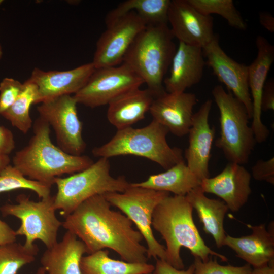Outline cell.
Masks as SVG:
<instances>
[{
  "instance_id": "obj_38",
  "label": "cell",
  "mask_w": 274,
  "mask_h": 274,
  "mask_svg": "<svg viewBox=\"0 0 274 274\" xmlns=\"http://www.w3.org/2000/svg\"><path fill=\"white\" fill-rule=\"evenodd\" d=\"M17 236L16 231L0 219V245L16 242Z\"/></svg>"
},
{
  "instance_id": "obj_36",
  "label": "cell",
  "mask_w": 274,
  "mask_h": 274,
  "mask_svg": "<svg viewBox=\"0 0 274 274\" xmlns=\"http://www.w3.org/2000/svg\"><path fill=\"white\" fill-rule=\"evenodd\" d=\"M194 270L193 264L184 270L174 267L165 260L157 259L153 272V274H194Z\"/></svg>"
},
{
  "instance_id": "obj_44",
  "label": "cell",
  "mask_w": 274,
  "mask_h": 274,
  "mask_svg": "<svg viewBox=\"0 0 274 274\" xmlns=\"http://www.w3.org/2000/svg\"><path fill=\"white\" fill-rule=\"evenodd\" d=\"M140 274H152V272H148V273H140Z\"/></svg>"
},
{
  "instance_id": "obj_13",
  "label": "cell",
  "mask_w": 274,
  "mask_h": 274,
  "mask_svg": "<svg viewBox=\"0 0 274 274\" xmlns=\"http://www.w3.org/2000/svg\"><path fill=\"white\" fill-rule=\"evenodd\" d=\"M168 22L174 37L188 45L203 49L216 36L213 17L202 14L187 0H171Z\"/></svg>"
},
{
  "instance_id": "obj_3",
  "label": "cell",
  "mask_w": 274,
  "mask_h": 274,
  "mask_svg": "<svg viewBox=\"0 0 274 274\" xmlns=\"http://www.w3.org/2000/svg\"><path fill=\"white\" fill-rule=\"evenodd\" d=\"M33 131L27 145L12 158L13 165L27 178L52 186L56 178L80 172L93 163L87 156L71 155L54 145L49 124L40 117Z\"/></svg>"
},
{
  "instance_id": "obj_10",
  "label": "cell",
  "mask_w": 274,
  "mask_h": 274,
  "mask_svg": "<svg viewBox=\"0 0 274 274\" xmlns=\"http://www.w3.org/2000/svg\"><path fill=\"white\" fill-rule=\"evenodd\" d=\"M143 80L126 64L95 68L73 97L78 104L94 108L108 105L122 94L140 88Z\"/></svg>"
},
{
  "instance_id": "obj_12",
  "label": "cell",
  "mask_w": 274,
  "mask_h": 274,
  "mask_svg": "<svg viewBox=\"0 0 274 274\" xmlns=\"http://www.w3.org/2000/svg\"><path fill=\"white\" fill-rule=\"evenodd\" d=\"M106 25L107 29L96 42L92 61L95 68L115 66L122 63L134 40L147 26L134 11L129 12Z\"/></svg>"
},
{
  "instance_id": "obj_19",
  "label": "cell",
  "mask_w": 274,
  "mask_h": 274,
  "mask_svg": "<svg viewBox=\"0 0 274 274\" xmlns=\"http://www.w3.org/2000/svg\"><path fill=\"white\" fill-rule=\"evenodd\" d=\"M94 70L92 62L62 71L35 67L27 80L37 86V104L41 103L64 95H74L85 85Z\"/></svg>"
},
{
  "instance_id": "obj_34",
  "label": "cell",
  "mask_w": 274,
  "mask_h": 274,
  "mask_svg": "<svg viewBox=\"0 0 274 274\" xmlns=\"http://www.w3.org/2000/svg\"><path fill=\"white\" fill-rule=\"evenodd\" d=\"M251 170V176L255 180L274 184V157L266 160H257Z\"/></svg>"
},
{
  "instance_id": "obj_42",
  "label": "cell",
  "mask_w": 274,
  "mask_h": 274,
  "mask_svg": "<svg viewBox=\"0 0 274 274\" xmlns=\"http://www.w3.org/2000/svg\"><path fill=\"white\" fill-rule=\"evenodd\" d=\"M35 274H46V271L45 269L41 266L38 269Z\"/></svg>"
},
{
  "instance_id": "obj_33",
  "label": "cell",
  "mask_w": 274,
  "mask_h": 274,
  "mask_svg": "<svg viewBox=\"0 0 274 274\" xmlns=\"http://www.w3.org/2000/svg\"><path fill=\"white\" fill-rule=\"evenodd\" d=\"M24 87V84L12 78H4L0 82V115L16 101Z\"/></svg>"
},
{
  "instance_id": "obj_24",
  "label": "cell",
  "mask_w": 274,
  "mask_h": 274,
  "mask_svg": "<svg viewBox=\"0 0 274 274\" xmlns=\"http://www.w3.org/2000/svg\"><path fill=\"white\" fill-rule=\"evenodd\" d=\"M204 193L199 185L191 190L185 197L196 210L204 231L212 236L217 247L220 248L224 246L226 236L224 220L229 209L223 200L209 198Z\"/></svg>"
},
{
  "instance_id": "obj_26",
  "label": "cell",
  "mask_w": 274,
  "mask_h": 274,
  "mask_svg": "<svg viewBox=\"0 0 274 274\" xmlns=\"http://www.w3.org/2000/svg\"><path fill=\"white\" fill-rule=\"evenodd\" d=\"M109 253L105 249L83 256L80 262L81 274H140L154 271L152 264L115 260Z\"/></svg>"
},
{
  "instance_id": "obj_2",
  "label": "cell",
  "mask_w": 274,
  "mask_h": 274,
  "mask_svg": "<svg viewBox=\"0 0 274 274\" xmlns=\"http://www.w3.org/2000/svg\"><path fill=\"white\" fill-rule=\"evenodd\" d=\"M193 208L185 196L170 195L156 207L152 216V227L165 241L166 261L178 269L184 264L180 256L182 247L187 248L194 257L206 262L211 256L226 262L224 255L211 250L201 237L193 221Z\"/></svg>"
},
{
  "instance_id": "obj_29",
  "label": "cell",
  "mask_w": 274,
  "mask_h": 274,
  "mask_svg": "<svg viewBox=\"0 0 274 274\" xmlns=\"http://www.w3.org/2000/svg\"><path fill=\"white\" fill-rule=\"evenodd\" d=\"M38 252L37 245L31 248L16 242L0 245V274H17L36 260Z\"/></svg>"
},
{
  "instance_id": "obj_17",
  "label": "cell",
  "mask_w": 274,
  "mask_h": 274,
  "mask_svg": "<svg viewBox=\"0 0 274 274\" xmlns=\"http://www.w3.org/2000/svg\"><path fill=\"white\" fill-rule=\"evenodd\" d=\"M251 177L244 165L229 162L217 176L202 180L200 186L204 193L220 197L235 212L247 203L251 194Z\"/></svg>"
},
{
  "instance_id": "obj_27",
  "label": "cell",
  "mask_w": 274,
  "mask_h": 274,
  "mask_svg": "<svg viewBox=\"0 0 274 274\" xmlns=\"http://www.w3.org/2000/svg\"><path fill=\"white\" fill-rule=\"evenodd\" d=\"M171 0H127L120 3L107 14V24L118 18L134 11L146 25L168 23V12Z\"/></svg>"
},
{
  "instance_id": "obj_7",
  "label": "cell",
  "mask_w": 274,
  "mask_h": 274,
  "mask_svg": "<svg viewBox=\"0 0 274 274\" xmlns=\"http://www.w3.org/2000/svg\"><path fill=\"white\" fill-rule=\"evenodd\" d=\"M212 94L220 115V135L216 146L229 162L243 165L248 162L257 143L249 125L248 111L242 102L221 85L215 86Z\"/></svg>"
},
{
  "instance_id": "obj_32",
  "label": "cell",
  "mask_w": 274,
  "mask_h": 274,
  "mask_svg": "<svg viewBox=\"0 0 274 274\" xmlns=\"http://www.w3.org/2000/svg\"><path fill=\"white\" fill-rule=\"evenodd\" d=\"M211 256L206 262L194 257V274H251L253 268L248 264L242 266L222 265L218 263L216 258L213 260Z\"/></svg>"
},
{
  "instance_id": "obj_11",
  "label": "cell",
  "mask_w": 274,
  "mask_h": 274,
  "mask_svg": "<svg viewBox=\"0 0 274 274\" xmlns=\"http://www.w3.org/2000/svg\"><path fill=\"white\" fill-rule=\"evenodd\" d=\"M78 103L71 95L55 97L37 107L39 117L52 126L57 146L67 154L80 156L86 144L82 136L83 124L77 110Z\"/></svg>"
},
{
  "instance_id": "obj_21",
  "label": "cell",
  "mask_w": 274,
  "mask_h": 274,
  "mask_svg": "<svg viewBox=\"0 0 274 274\" xmlns=\"http://www.w3.org/2000/svg\"><path fill=\"white\" fill-rule=\"evenodd\" d=\"M247 226L252 231L250 234L239 237L227 234L224 246L233 250L237 257L253 268L274 263L273 231H268L265 224Z\"/></svg>"
},
{
  "instance_id": "obj_5",
  "label": "cell",
  "mask_w": 274,
  "mask_h": 274,
  "mask_svg": "<svg viewBox=\"0 0 274 274\" xmlns=\"http://www.w3.org/2000/svg\"><path fill=\"white\" fill-rule=\"evenodd\" d=\"M168 130L156 121L142 128L131 127L117 130L106 143L94 147L92 153L99 158L131 155L147 158L167 169L183 161L182 151L171 147L166 136Z\"/></svg>"
},
{
  "instance_id": "obj_37",
  "label": "cell",
  "mask_w": 274,
  "mask_h": 274,
  "mask_svg": "<svg viewBox=\"0 0 274 274\" xmlns=\"http://www.w3.org/2000/svg\"><path fill=\"white\" fill-rule=\"evenodd\" d=\"M261 111L274 110V82L270 80L265 83L261 96Z\"/></svg>"
},
{
  "instance_id": "obj_28",
  "label": "cell",
  "mask_w": 274,
  "mask_h": 274,
  "mask_svg": "<svg viewBox=\"0 0 274 274\" xmlns=\"http://www.w3.org/2000/svg\"><path fill=\"white\" fill-rule=\"evenodd\" d=\"M23 84V89L16 101L1 115L13 126L26 134L32 125L29 112L31 105L37 104L38 89L35 84L27 80Z\"/></svg>"
},
{
  "instance_id": "obj_20",
  "label": "cell",
  "mask_w": 274,
  "mask_h": 274,
  "mask_svg": "<svg viewBox=\"0 0 274 274\" xmlns=\"http://www.w3.org/2000/svg\"><path fill=\"white\" fill-rule=\"evenodd\" d=\"M202 48L180 42L173 58L170 74L163 85L168 93H181L201 80L206 65Z\"/></svg>"
},
{
  "instance_id": "obj_4",
  "label": "cell",
  "mask_w": 274,
  "mask_h": 274,
  "mask_svg": "<svg viewBox=\"0 0 274 274\" xmlns=\"http://www.w3.org/2000/svg\"><path fill=\"white\" fill-rule=\"evenodd\" d=\"M174 38L167 24L147 25L123 59L122 63L143 80L155 98L166 92L163 81L177 49Z\"/></svg>"
},
{
  "instance_id": "obj_6",
  "label": "cell",
  "mask_w": 274,
  "mask_h": 274,
  "mask_svg": "<svg viewBox=\"0 0 274 274\" xmlns=\"http://www.w3.org/2000/svg\"><path fill=\"white\" fill-rule=\"evenodd\" d=\"M57 191L54 207L64 218L89 198L110 192H123L130 186L124 176L113 177L109 159L99 158L90 166L65 178L54 180Z\"/></svg>"
},
{
  "instance_id": "obj_41",
  "label": "cell",
  "mask_w": 274,
  "mask_h": 274,
  "mask_svg": "<svg viewBox=\"0 0 274 274\" xmlns=\"http://www.w3.org/2000/svg\"><path fill=\"white\" fill-rule=\"evenodd\" d=\"M10 158L9 156L0 155V171L10 164Z\"/></svg>"
},
{
  "instance_id": "obj_30",
  "label": "cell",
  "mask_w": 274,
  "mask_h": 274,
  "mask_svg": "<svg viewBox=\"0 0 274 274\" xmlns=\"http://www.w3.org/2000/svg\"><path fill=\"white\" fill-rule=\"evenodd\" d=\"M51 186L31 180L13 165L9 164L0 171V194L17 189H28L41 199L50 196Z\"/></svg>"
},
{
  "instance_id": "obj_8",
  "label": "cell",
  "mask_w": 274,
  "mask_h": 274,
  "mask_svg": "<svg viewBox=\"0 0 274 274\" xmlns=\"http://www.w3.org/2000/svg\"><path fill=\"white\" fill-rule=\"evenodd\" d=\"M17 203H6L0 207L4 217L14 216L20 220L17 235L24 236L23 244L28 248L35 246L34 242L40 240L47 248L57 243L58 232L62 222L57 217L54 207V196L34 201L24 194L18 195Z\"/></svg>"
},
{
  "instance_id": "obj_35",
  "label": "cell",
  "mask_w": 274,
  "mask_h": 274,
  "mask_svg": "<svg viewBox=\"0 0 274 274\" xmlns=\"http://www.w3.org/2000/svg\"><path fill=\"white\" fill-rule=\"evenodd\" d=\"M15 148V141L12 132L0 125V155L9 156Z\"/></svg>"
},
{
  "instance_id": "obj_25",
  "label": "cell",
  "mask_w": 274,
  "mask_h": 274,
  "mask_svg": "<svg viewBox=\"0 0 274 274\" xmlns=\"http://www.w3.org/2000/svg\"><path fill=\"white\" fill-rule=\"evenodd\" d=\"M199 179L188 168L184 160L164 172L150 175L146 180L131 183L133 186L156 191L172 192L175 195L186 196L200 185Z\"/></svg>"
},
{
  "instance_id": "obj_18",
  "label": "cell",
  "mask_w": 274,
  "mask_h": 274,
  "mask_svg": "<svg viewBox=\"0 0 274 274\" xmlns=\"http://www.w3.org/2000/svg\"><path fill=\"white\" fill-rule=\"evenodd\" d=\"M192 93H168L155 98L149 112L153 120L178 137L188 134L192 125L193 109L197 103Z\"/></svg>"
},
{
  "instance_id": "obj_1",
  "label": "cell",
  "mask_w": 274,
  "mask_h": 274,
  "mask_svg": "<svg viewBox=\"0 0 274 274\" xmlns=\"http://www.w3.org/2000/svg\"><path fill=\"white\" fill-rule=\"evenodd\" d=\"M104 195L87 199L65 217L62 226L85 244L87 254L106 248L130 263H147L143 237L125 215L111 209Z\"/></svg>"
},
{
  "instance_id": "obj_16",
  "label": "cell",
  "mask_w": 274,
  "mask_h": 274,
  "mask_svg": "<svg viewBox=\"0 0 274 274\" xmlns=\"http://www.w3.org/2000/svg\"><path fill=\"white\" fill-rule=\"evenodd\" d=\"M257 55L248 66V85L252 102V125L251 126L257 143L264 142L270 131L261 120V96L265 81L274 60V47L262 36L256 40Z\"/></svg>"
},
{
  "instance_id": "obj_14",
  "label": "cell",
  "mask_w": 274,
  "mask_h": 274,
  "mask_svg": "<svg viewBox=\"0 0 274 274\" xmlns=\"http://www.w3.org/2000/svg\"><path fill=\"white\" fill-rule=\"evenodd\" d=\"M202 50L207 58L206 64L219 81L244 104L251 119L253 108L248 85V66L228 56L221 48L217 36Z\"/></svg>"
},
{
  "instance_id": "obj_15",
  "label": "cell",
  "mask_w": 274,
  "mask_h": 274,
  "mask_svg": "<svg viewBox=\"0 0 274 274\" xmlns=\"http://www.w3.org/2000/svg\"><path fill=\"white\" fill-rule=\"evenodd\" d=\"M213 101L207 100L192 117L189 145L185 151L186 165L201 181L210 177L209 169L215 131L209 122Z\"/></svg>"
},
{
  "instance_id": "obj_23",
  "label": "cell",
  "mask_w": 274,
  "mask_h": 274,
  "mask_svg": "<svg viewBox=\"0 0 274 274\" xmlns=\"http://www.w3.org/2000/svg\"><path fill=\"white\" fill-rule=\"evenodd\" d=\"M154 98L148 88L130 90L108 104V120L117 130L131 127L145 118Z\"/></svg>"
},
{
  "instance_id": "obj_43",
  "label": "cell",
  "mask_w": 274,
  "mask_h": 274,
  "mask_svg": "<svg viewBox=\"0 0 274 274\" xmlns=\"http://www.w3.org/2000/svg\"><path fill=\"white\" fill-rule=\"evenodd\" d=\"M3 2V1H2V0H0V5H1V4ZM3 49H2V47L0 44V60H1L2 57H3Z\"/></svg>"
},
{
  "instance_id": "obj_9",
  "label": "cell",
  "mask_w": 274,
  "mask_h": 274,
  "mask_svg": "<svg viewBox=\"0 0 274 274\" xmlns=\"http://www.w3.org/2000/svg\"><path fill=\"white\" fill-rule=\"evenodd\" d=\"M111 206L122 212L134 223L146 241L148 258L166 261L165 247L154 237L152 227L153 212L158 204L169 193L151 189L130 186L123 192L104 194Z\"/></svg>"
},
{
  "instance_id": "obj_39",
  "label": "cell",
  "mask_w": 274,
  "mask_h": 274,
  "mask_svg": "<svg viewBox=\"0 0 274 274\" xmlns=\"http://www.w3.org/2000/svg\"><path fill=\"white\" fill-rule=\"evenodd\" d=\"M259 22L261 25L267 31L274 32V18L268 12H261L259 15Z\"/></svg>"
},
{
  "instance_id": "obj_22",
  "label": "cell",
  "mask_w": 274,
  "mask_h": 274,
  "mask_svg": "<svg viewBox=\"0 0 274 274\" xmlns=\"http://www.w3.org/2000/svg\"><path fill=\"white\" fill-rule=\"evenodd\" d=\"M85 253L83 242L67 231L61 241L46 249L40 262L46 274H81L80 262Z\"/></svg>"
},
{
  "instance_id": "obj_40",
  "label": "cell",
  "mask_w": 274,
  "mask_h": 274,
  "mask_svg": "<svg viewBox=\"0 0 274 274\" xmlns=\"http://www.w3.org/2000/svg\"><path fill=\"white\" fill-rule=\"evenodd\" d=\"M251 274H274V263L253 268Z\"/></svg>"
},
{
  "instance_id": "obj_31",
  "label": "cell",
  "mask_w": 274,
  "mask_h": 274,
  "mask_svg": "<svg viewBox=\"0 0 274 274\" xmlns=\"http://www.w3.org/2000/svg\"><path fill=\"white\" fill-rule=\"evenodd\" d=\"M198 11L206 15L218 14L231 26L244 30L247 27L232 0H187Z\"/></svg>"
}]
</instances>
